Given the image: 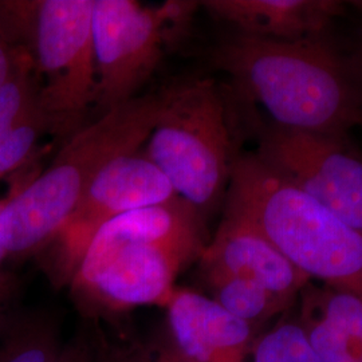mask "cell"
Instances as JSON below:
<instances>
[{
  "instance_id": "obj_11",
  "label": "cell",
  "mask_w": 362,
  "mask_h": 362,
  "mask_svg": "<svg viewBox=\"0 0 362 362\" xmlns=\"http://www.w3.org/2000/svg\"><path fill=\"white\" fill-rule=\"evenodd\" d=\"M168 336L189 362H242L252 326L214 298L176 287L167 306Z\"/></svg>"
},
{
  "instance_id": "obj_20",
  "label": "cell",
  "mask_w": 362,
  "mask_h": 362,
  "mask_svg": "<svg viewBox=\"0 0 362 362\" xmlns=\"http://www.w3.org/2000/svg\"><path fill=\"white\" fill-rule=\"evenodd\" d=\"M124 350L128 362H189L175 348L169 336L151 345H130Z\"/></svg>"
},
{
  "instance_id": "obj_4",
  "label": "cell",
  "mask_w": 362,
  "mask_h": 362,
  "mask_svg": "<svg viewBox=\"0 0 362 362\" xmlns=\"http://www.w3.org/2000/svg\"><path fill=\"white\" fill-rule=\"evenodd\" d=\"M226 215L262 233L303 275L362 299V233L254 155L235 157Z\"/></svg>"
},
{
  "instance_id": "obj_24",
  "label": "cell",
  "mask_w": 362,
  "mask_h": 362,
  "mask_svg": "<svg viewBox=\"0 0 362 362\" xmlns=\"http://www.w3.org/2000/svg\"><path fill=\"white\" fill-rule=\"evenodd\" d=\"M107 362H128L124 346H116L107 342Z\"/></svg>"
},
{
  "instance_id": "obj_7",
  "label": "cell",
  "mask_w": 362,
  "mask_h": 362,
  "mask_svg": "<svg viewBox=\"0 0 362 362\" xmlns=\"http://www.w3.org/2000/svg\"><path fill=\"white\" fill-rule=\"evenodd\" d=\"M255 157L362 233V155L348 136L290 129L251 118Z\"/></svg>"
},
{
  "instance_id": "obj_8",
  "label": "cell",
  "mask_w": 362,
  "mask_h": 362,
  "mask_svg": "<svg viewBox=\"0 0 362 362\" xmlns=\"http://www.w3.org/2000/svg\"><path fill=\"white\" fill-rule=\"evenodd\" d=\"M177 194L143 149L112 161L35 259L57 287L69 286L91 239L107 221Z\"/></svg>"
},
{
  "instance_id": "obj_22",
  "label": "cell",
  "mask_w": 362,
  "mask_h": 362,
  "mask_svg": "<svg viewBox=\"0 0 362 362\" xmlns=\"http://www.w3.org/2000/svg\"><path fill=\"white\" fill-rule=\"evenodd\" d=\"M21 287V281L13 272H0V333L18 310L15 305Z\"/></svg>"
},
{
  "instance_id": "obj_3",
  "label": "cell",
  "mask_w": 362,
  "mask_h": 362,
  "mask_svg": "<svg viewBox=\"0 0 362 362\" xmlns=\"http://www.w3.org/2000/svg\"><path fill=\"white\" fill-rule=\"evenodd\" d=\"M160 105V93H149L103 113L69 139L43 172L13 182L0 214L7 260L35 258L49 245L95 177L118 157L143 148Z\"/></svg>"
},
{
  "instance_id": "obj_10",
  "label": "cell",
  "mask_w": 362,
  "mask_h": 362,
  "mask_svg": "<svg viewBox=\"0 0 362 362\" xmlns=\"http://www.w3.org/2000/svg\"><path fill=\"white\" fill-rule=\"evenodd\" d=\"M199 262L206 279L215 276L250 279L284 302L308 281V276L252 226L226 214Z\"/></svg>"
},
{
  "instance_id": "obj_19",
  "label": "cell",
  "mask_w": 362,
  "mask_h": 362,
  "mask_svg": "<svg viewBox=\"0 0 362 362\" xmlns=\"http://www.w3.org/2000/svg\"><path fill=\"white\" fill-rule=\"evenodd\" d=\"M311 348L322 362H362V344L350 339L320 317L306 330Z\"/></svg>"
},
{
  "instance_id": "obj_12",
  "label": "cell",
  "mask_w": 362,
  "mask_h": 362,
  "mask_svg": "<svg viewBox=\"0 0 362 362\" xmlns=\"http://www.w3.org/2000/svg\"><path fill=\"white\" fill-rule=\"evenodd\" d=\"M200 6L236 33L285 42L322 38L342 13L334 0H209Z\"/></svg>"
},
{
  "instance_id": "obj_23",
  "label": "cell",
  "mask_w": 362,
  "mask_h": 362,
  "mask_svg": "<svg viewBox=\"0 0 362 362\" xmlns=\"http://www.w3.org/2000/svg\"><path fill=\"white\" fill-rule=\"evenodd\" d=\"M19 57L21 50L11 49L3 39L0 38V86L11 76Z\"/></svg>"
},
{
  "instance_id": "obj_2",
  "label": "cell",
  "mask_w": 362,
  "mask_h": 362,
  "mask_svg": "<svg viewBox=\"0 0 362 362\" xmlns=\"http://www.w3.org/2000/svg\"><path fill=\"white\" fill-rule=\"evenodd\" d=\"M204 248V216L176 196L103 226L69 288L78 306L94 317L165 308L181 270Z\"/></svg>"
},
{
  "instance_id": "obj_16",
  "label": "cell",
  "mask_w": 362,
  "mask_h": 362,
  "mask_svg": "<svg viewBox=\"0 0 362 362\" xmlns=\"http://www.w3.org/2000/svg\"><path fill=\"white\" fill-rule=\"evenodd\" d=\"M45 134H50V129L38 107L0 140V180L33 164Z\"/></svg>"
},
{
  "instance_id": "obj_15",
  "label": "cell",
  "mask_w": 362,
  "mask_h": 362,
  "mask_svg": "<svg viewBox=\"0 0 362 362\" xmlns=\"http://www.w3.org/2000/svg\"><path fill=\"white\" fill-rule=\"evenodd\" d=\"M42 82L33 62L21 52L18 64L0 86V140L39 107Z\"/></svg>"
},
{
  "instance_id": "obj_6",
  "label": "cell",
  "mask_w": 362,
  "mask_h": 362,
  "mask_svg": "<svg viewBox=\"0 0 362 362\" xmlns=\"http://www.w3.org/2000/svg\"><path fill=\"white\" fill-rule=\"evenodd\" d=\"M160 97L144 153L176 194L206 216L224 199L235 161L224 94L212 78H189Z\"/></svg>"
},
{
  "instance_id": "obj_5",
  "label": "cell",
  "mask_w": 362,
  "mask_h": 362,
  "mask_svg": "<svg viewBox=\"0 0 362 362\" xmlns=\"http://www.w3.org/2000/svg\"><path fill=\"white\" fill-rule=\"evenodd\" d=\"M93 8L94 0H0V38L33 62L39 109L64 144L86 125L94 105Z\"/></svg>"
},
{
  "instance_id": "obj_13",
  "label": "cell",
  "mask_w": 362,
  "mask_h": 362,
  "mask_svg": "<svg viewBox=\"0 0 362 362\" xmlns=\"http://www.w3.org/2000/svg\"><path fill=\"white\" fill-rule=\"evenodd\" d=\"M59 320L46 310H16L0 333V362H70Z\"/></svg>"
},
{
  "instance_id": "obj_9",
  "label": "cell",
  "mask_w": 362,
  "mask_h": 362,
  "mask_svg": "<svg viewBox=\"0 0 362 362\" xmlns=\"http://www.w3.org/2000/svg\"><path fill=\"white\" fill-rule=\"evenodd\" d=\"M168 43L163 6L134 0H94V106L106 113L127 104L153 77Z\"/></svg>"
},
{
  "instance_id": "obj_1",
  "label": "cell",
  "mask_w": 362,
  "mask_h": 362,
  "mask_svg": "<svg viewBox=\"0 0 362 362\" xmlns=\"http://www.w3.org/2000/svg\"><path fill=\"white\" fill-rule=\"evenodd\" d=\"M209 62L275 125L336 136L362 125V71L324 37L285 42L233 31L211 49Z\"/></svg>"
},
{
  "instance_id": "obj_21",
  "label": "cell",
  "mask_w": 362,
  "mask_h": 362,
  "mask_svg": "<svg viewBox=\"0 0 362 362\" xmlns=\"http://www.w3.org/2000/svg\"><path fill=\"white\" fill-rule=\"evenodd\" d=\"M95 334H81L71 341L70 362H107V341L97 327Z\"/></svg>"
},
{
  "instance_id": "obj_14",
  "label": "cell",
  "mask_w": 362,
  "mask_h": 362,
  "mask_svg": "<svg viewBox=\"0 0 362 362\" xmlns=\"http://www.w3.org/2000/svg\"><path fill=\"white\" fill-rule=\"evenodd\" d=\"M207 282L220 306L251 326L285 303L264 287L245 278L215 276L208 278Z\"/></svg>"
},
{
  "instance_id": "obj_17",
  "label": "cell",
  "mask_w": 362,
  "mask_h": 362,
  "mask_svg": "<svg viewBox=\"0 0 362 362\" xmlns=\"http://www.w3.org/2000/svg\"><path fill=\"white\" fill-rule=\"evenodd\" d=\"M251 362H322L311 348L306 330L298 324L276 326L254 346Z\"/></svg>"
},
{
  "instance_id": "obj_25",
  "label": "cell",
  "mask_w": 362,
  "mask_h": 362,
  "mask_svg": "<svg viewBox=\"0 0 362 362\" xmlns=\"http://www.w3.org/2000/svg\"><path fill=\"white\" fill-rule=\"evenodd\" d=\"M354 62L358 65L360 70L362 71V33L360 43H358V49H357V54H356V58H354Z\"/></svg>"
},
{
  "instance_id": "obj_18",
  "label": "cell",
  "mask_w": 362,
  "mask_h": 362,
  "mask_svg": "<svg viewBox=\"0 0 362 362\" xmlns=\"http://www.w3.org/2000/svg\"><path fill=\"white\" fill-rule=\"evenodd\" d=\"M320 297L321 318L344 336L362 344V299L346 291L330 290Z\"/></svg>"
}]
</instances>
